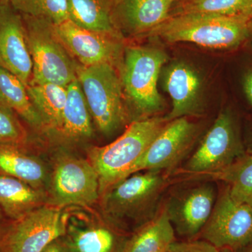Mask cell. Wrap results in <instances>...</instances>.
<instances>
[{
	"label": "cell",
	"instance_id": "obj_1",
	"mask_svg": "<svg viewBox=\"0 0 252 252\" xmlns=\"http://www.w3.org/2000/svg\"><path fill=\"white\" fill-rule=\"evenodd\" d=\"M252 18L206 14L169 16L149 31L167 42H190L210 49L236 47L250 35Z\"/></svg>",
	"mask_w": 252,
	"mask_h": 252
},
{
	"label": "cell",
	"instance_id": "obj_2",
	"mask_svg": "<svg viewBox=\"0 0 252 252\" xmlns=\"http://www.w3.org/2000/svg\"><path fill=\"white\" fill-rule=\"evenodd\" d=\"M167 122L158 116L137 119L114 142L89 149L88 160L98 175L100 196L130 175L132 167Z\"/></svg>",
	"mask_w": 252,
	"mask_h": 252
},
{
	"label": "cell",
	"instance_id": "obj_3",
	"mask_svg": "<svg viewBox=\"0 0 252 252\" xmlns=\"http://www.w3.org/2000/svg\"><path fill=\"white\" fill-rule=\"evenodd\" d=\"M167 185L161 170L136 172L102 194V210L111 223L122 230L127 222L139 228L157 215Z\"/></svg>",
	"mask_w": 252,
	"mask_h": 252
},
{
	"label": "cell",
	"instance_id": "obj_4",
	"mask_svg": "<svg viewBox=\"0 0 252 252\" xmlns=\"http://www.w3.org/2000/svg\"><path fill=\"white\" fill-rule=\"evenodd\" d=\"M77 80L91 117L101 133H115L128 122L124 102L122 77L110 64L84 66L78 63Z\"/></svg>",
	"mask_w": 252,
	"mask_h": 252
},
{
	"label": "cell",
	"instance_id": "obj_5",
	"mask_svg": "<svg viewBox=\"0 0 252 252\" xmlns=\"http://www.w3.org/2000/svg\"><path fill=\"white\" fill-rule=\"evenodd\" d=\"M22 16L32 63L29 84H54L67 87L77 79L78 63L56 35L51 23Z\"/></svg>",
	"mask_w": 252,
	"mask_h": 252
},
{
	"label": "cell",
	"instance_id": "obj_6",
	"mask_svg": "<svg viewBox=\"0 0 252 252\" xmlns=\"http://www.w3.org/2000/svg\"><path fill=\"white\" fill-rule=\"evenodd\" d=\"M124 51L121 77L126 96L140 116L154 117L163 109L157 82L167 55L143 46H128Z\"/></svg>",
	"mask_w": 252,
	"mask_h": 252
},
{
	"label": "cell",
	"instance_id": "obj_7",
	"mask_svg": "<svg viewBox=\"0 0 252 252\" xmlns=\"http://www.w3.org/2000/svg\"><path fill=\"white\" fill-rule=\"evenodd\" d=\"M100 197L99 177L89 160L63 154L53 167L48 205L63 207H89Z\"/></svg>",
	"mask_w": 252,
	"mask_h": 252
},
{
	"label": "cell",
	"instance_id": "obj_8",
	"mask_svg": "<svg viewBox=\"0 0 252 252\" xmlns=\"http://www.w3.org/2000/svg\"><path fill=\"white\" fill-rule=\"evenodd\" d=\"M67 226L62 208L46 204L9 223L1 238V248L4 252H41L64 236Z\"/></svg>",
	"mask_w": 252,
	"mask_h": 252
},
{
	"label": "cell",
	"instance_id": "obj_9",
	"mask_svg": "<svg viewBox=\"0 0 252 252\" xmlns=\"http://www.w3.org/2000/svg\"><path fill=\"white\" fill-rule=\"evenodd\" d=\"M234 118L230 112L220 113L185 169L192 174L210 175L229 166L245 155Z\"/></svg>",
	"mask_w": 252,
	"mask_h": 252
},
{
	"label": "cell",
	"instance_id": "obj_10",
	"mask_svg": "<svg viewBox=\"0 0 252 252\" xmlns=\"http://www.w3.org/2000/svg\"><path fill=\"white\" fill-rule=\"evenodd\" d=\"M200 235L219 250L240 251L252 243V207L237 203L225 187Z\"/></svg>",
	"mask_w": 252,
	"mask_h": 252
},
{
	"label": "cell",
	"instance_id": "obj_11",
	"mask_svg": "<svg viewBox=\"0 0 252 252\" xmlns=\"http://www.w3.org/2000/svg\"><path fill=\"white\" fill-rule=\"evenodd\" d=\"M198 132V126L187 117L167 122L132 167L130 175L147 170L163 171L174 168L190 152Z\"/></svg>",
	"mask_w": 252,
	"mask_h": 252
},
{
	"label": "cell",
	"instance_id": "obj_12",
	"mask_svg": "<svg viewBox=\"0 0 252 252\" xmlns=\"http://www.w3.org/2000/svg\"><path fill=\"white\" fill-rule=\"evenodd\" d=\"M55 33L78 63L84 66L120 64L123 46L119 34L84 29L71 20L53 25Z\"/></svg>",
	"mask_w": 252,
	"mask_h": 252
},
{
	"label": "cell",
	"instance_id": "obj_13",
	"mask_svg": "<svg viewBox=\"0 0 252 252\" xmlns=\"http://www.w3.org/2000/svg\"><path fill=\"white\" fill-rule=\"evenodd\" d=\"M217 198L215 186L210 183L195 185L172 195L165 207L176 233L186 240L200 234Z\"/></svg>",
	"mask_w": 252,
	"mask_h": 252
},
{
	"label": "cell",
	"instance_id": "obj_14",
	"mask_svg": "<svg viewBox=\"0 0 252 252\" xmlns=\"http://www.w3.org/2000/svg\"><path fill=\"white\" fill-rule=\"evenodd\" d=\"M0 67L19 78L26 86L32 74V63L23 16L9 1L0 3Z\"/></svg>",
	"mask_w": 252,
	"mask_h": 252
},
{
	"label": "cell",
	"instance_id": "obj_15",
	"mask_svg": "<svg viewBox=\"0 0 252 252\" xmlns=\"http://www.w3.org/2000/svg\"><path fill=\"white\" fill-rule=\"evenodd\" d=\"M164 85L172 101L167 122L200 112L201 80L198 73L183 63L172 64L164 76Z\"/></svg>",
	"mask_w": 252,
	"mask_h": 252
},
{
	"label": "cell",
	"instance_id": "obj_16",
	"mask_svg": "<svg viewBox=\"0 0 252 252\" xmlns=\"http://www.w3.org/2000/svg\"><path fill=\"white\" fill-rule=\"evenodd\" d=\"M64 240L72 252H123L127 238L117 225L103 223L67 224Z\"/></svg>",
	"mask_w": 252,
	"mask_h": 252
},
{
	"label": "cell",
	"instance_id": "obj_17",
	"mask_svg": "<svg viewBox=\"0 0 252 252\" xmlns=\"http://www.w3.org/2000/svg\"><path fill=\"white\" fill-rule=\"evenodd\" d=\"M47 203V195L26 182L0 175V210L11 221L20 220Z\"/></svg>",
	"mask_w": 252,
	"mask_h": 252
},
{
	"label": "cell",
	"instance_id": "obj_18",
	"mask_svg": "<svg viewBox=\"0 0 252 252\" xmlns=\"http://www.w3.org/2000/svg\"><path fill=\"white\" fill-rule=\"evenodd\" d=\"M24 145L0 144V175L9 176L42 189L47 171L38 158L29 153Z\"/></svg>",
	"mask_w": 252,
	"mask_h": 252
},
{
	"label": "cell",
	"instance_id": "obj_19",
	"mask_svg": "<svg viewBox=\"0 0 252 252\" xmlns=\"http://www.w3.org/2000/svg\"><path fill=\"white\" fill-rule=\"evenodd\" d=\"M93 133L92 117L77 79L67 86L62 126L57 135L66 142H78L90 139Z\"/></svg>",
	"mask_w": 252,
	"mask_h": 252
},
{
	"label": "cell",
	"instance_id": "obj_20",
	"mask_svg": "<svg viewBox=\"0 0 252 252\" xmlns=\"http://www.w3.org/2000/svg\"><path fill=\"white\" fill-rule=\"evenodd\" d=\"M175 241V229L164 205L152 220L135 230L123 252H167Z\"/></svg>",
	"mask_w": 252,
	"mask_h": 252
},
{
	"label": "cell",
	"instance_id": "obj_21",
	"mask_svg": "<svg viewBox=\"0 0 252 252\" xmlns=\"http://www.w3.org/2000/svg\"><path fill=\"white\" fill-rule=\"evenodd\" d=\"M175 0H123L119 12L134 34L147 33L170 16Z\"/></svg>",
	"mask_w": 252,
	"mask_h": 252
},
{
	"label": "cell",
	"instance_id": "obj_22",
	"mask_svg": "<svg viewBox=\"0 0 252 252\" xmlns=\"http://www.w3.org/2000/svg\"><path fill=\"white\" fill-rule=\"evenodd\" d=\"M0 104L14 111L32 128L45 130L44 122L30 98L27 86L13 73L1 67Z\"/></svg>",
	"mask_w": 252,
	"mask_h": 252
},
{
	"label": "cell",
	"instance_id": "obj_23",
	"mask_svg": "<svg viewBox=\"0 0 252 252\" xmlns=\"http://www.w3.org/2000/svg\"><path fill=\"white\" fill-rule=\"evenodd\" d=\"M27 90L45 130L57 134L62 126L67 87L54 84H29Z\"/></svg>",
	"mask_w": 252,
	"mask_h": 252
},
{
	"label": "cell",
	"instance_id": "obj_24",
	"mask_svg": "<svg viewBox=\"0 0 252 252\" xmlns=\"http://www.w3.org/2000/svg\"><path fill=\"white\" fill-rule=\"evenodd\" d=\"M209 176L224 182L237 203L252 207V154H245L229 166Z\"/></svg>",
	"mask_w": 252,
	"mask_h": 252
},
{
	"label": "cell",
	"instance_id": "obj_25",
	"mask_svg": "<svg viewBox=\"0 0 252 252\" xmlns=\"http://www.w3.org/2000/svg\"><path fill=\"white\" fill-rule=\"evenodd\" d=\"M69 20L79 27L118 34L108 10L101 0H68Z\"/></svg>",
	"mask_w": 252,
	"mask_h": 252
},
{
	"label": "cell",
	"instance_id": "obj_26",
	"mask_svg": "<svg viewBox=\"0 0 252 252\" xmlns=\"http://www.w3.org/2000/svg\"><path fill=\"white\" fill-rule=\"evenodd\" d=\"M170 16L206 14L252 18V0H180Z\"/></svg>",
	"mask_w": 252,
	"mask_h": 252
},
{
	"label": "cell",
	"instance_id": "obj_27",
	"mask_svg": "<svg viewBox=\"0 0 252 252\" xmlns=\"http://www.w3.org/2000/svg\"><path fill=\"white\" fill-rule=\"evenodd\" d=\"M9 2L21 15L53 25L69 19L68 0H9Z\"/></svg>",
	"mask_w": 252,
	"mask_h": 252
},
{
	"label": "cell",
	"instance_id": "obj_28",
	"mask_svg": "<svg viewBox=\"0 0 252 252\" xmlns=\"http://www.w3.org/2000/svg\"><path fill=\"white\" fill-rule=\"evenodd\" d=\"M28 132L11 109L0 104V144L26 145Z\"/></svg>",
	"mask_w": 252,
	"mask_h": 252
},
{
	"label": "cell",
	"instance_id": "obj_29",
	"mask_svg": "<svg viewBox=\"0 0 252 252\" xmlns=\"http://www.w3.org/2000/svg\"><path fill=\"white\" fill-rule=\"evenodd\" d=\"M167 252H220L212 244L204 240H189L172 244Z\"/></svg>",
	"mask_w": 252,
	"mask_h": 252
},
{
	"label": "cell",
	"instance_id": "obj_30",
	"mask_svg": "<svg viewBox=\"0 0 252 252\" xmlns=\"http://www.w3.org/2000/svg\"><path fill=\"white\" fill-rule=\"evenodd\" d=\"M41 252H72L69 248L64 237L55 240L48 245Z\"/></svg>",
	"mask_w": 252,
	"mask_h": 252
},
{
	"label": "cell",
	"instance_id": "obj_31",
	"mask_svg": "<svg viewBox=\"0 0 252 252\" xmlns=\"http://www.w3.org/2000/svg\"><path fill=\"white\" fill-rule=\"evenodd\" d=\"M244 89H245V92L246 94L249 102L252 105V72L250 73L245 78Z\"/></svg>",
	"mask_w": 252,
	"mask_h": 252
},
{
	"label": "cell",
	"instance_id": "obj_32",
	"mask_svg": "<svg viewBox=\"0 0 252 252\" xmlns=\"http://www.w3.org/2000/svg\"><path fill=\"white\" fill-rule=\"evenodd\" d=\"M4 214L1 212V210H0V252H3L2 248H1V238H2L3 234H4L5 230H6V227H7L8 224L9 223H6V221L4 220Z\"/></svg>",
	"mask_w": 252,
	"mask_h": 252
},
{
	"label": "cell",
	"instance_id": "obj_33",
	"mask_svg": "<svg viewBox=\"0 0 252 252\" xmlns=\"http://www.w3.org/2000/svg\"><path fill=\"white\" fill-rule=\"evenodd\" d=\"M238 252H252V243Z\"/></svg>",
	"mask_w": 252,
	"mask_h": 252
},
{
	"label": "cell",
	"instance_id": "obj_34",
	"mask_svg": "<svg viewBox=\"0 0 252 252\" xmlns=\"http://www.w3.org/2000/svg\"><path fill=\"white\" fill-rule=\"evenodd\" d=\"M220 252H232L230 251V250H220Z\"/></svg>",
	"mask_w": 252,
	"mask_h": 252
},
{
	"label": "cell",
	"instance_id": "obj_35",
	"mask_svg": "<svg viewBox=\"0 0 252 252\" xmlns=\"http://www.w3.org/2000/svg\"><path fill=\"white\" fill-rule=\"evenodd\" d=\"M6 1H9V0H0V3L6 2Z\"/></svg>",
	"mask_w": 252,
	"mask_h": 252
}]
</instances>
